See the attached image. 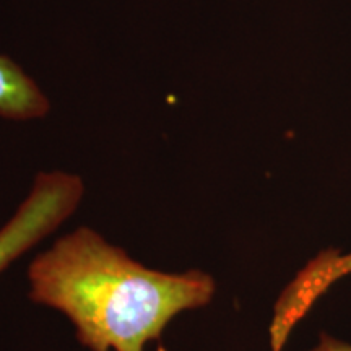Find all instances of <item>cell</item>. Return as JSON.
I'll list each match as a JSON object with an SVG mask.
<instances>
[{
  "mask_svg": "<svg viewBox=\"0 0 351 351\" xmlns=\"http://www.w3.org/2000/svg\"><path fill=\"white\" fill-rule=\"evenodd\" d=\"M83 195L80 178L67 173H39L16 213L0 230V274L75 212Z\"/></svg>",
  "mask_w": 351,
  "mask_h": 351,
  "instance_id": "cell-2",
  "label": "cell"
},
{
  "mask_svg": "<svg viewBox=\"0 0 351 351\" xmlns=\"http://www.w3.org/2000/svg\"><path fill=\"white\" fill-rule=\"evenodd\" d=\"M49 111V101L39 86L5 56H0V117L38 119Z\"/></svg>",
  "mask_w": 351,
  "mask_h": 351,
  "instance_id": "cell-3",
  "label": "cell"
},
{
  "mask_svg": "<svg viewBox=\"0 0 351 351\" xmlns=\"http://www.w3.org/2000/svg\"><path fill=\"white\" fill-rule=\"evenodd\" d=\"M311 351H351V345L345 343V341L335 340L328 335H322L319 345Z\"/></svg>",
  "mask_w": 351,
  "mask_h": 351,
  "instance_id": "cell-4",
  "label": "cell"
},
{
  "mask_svg": "<svg viewBox=\"0 0 351 351\" xmlns=\"http://www.w3.org/2000/svg\"><path fill=\"white\" fill-rule=\"evenodd\" d=\"M28 278L29 298L67 315L91 351H143L176 315L215 295L213 278L204 271L147 269L86 226L39 254Z\"/></svg>",
  "mask_w": 351,
  "mask_h": 351,
  "instance_id": "cell-1",
  "label": "cell"
}]
</instances>
